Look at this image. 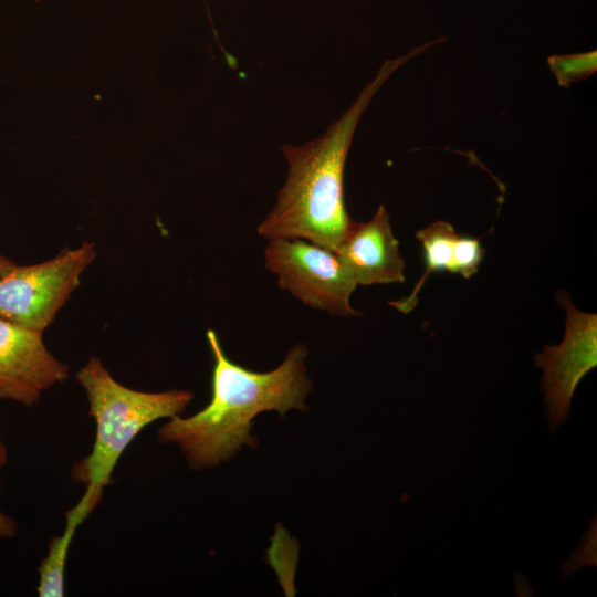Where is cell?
<instances>
[{"mask_svg":"<svg viewBox=\"0 0 597 597\" xmlns=\"http://www.w3.org/2000/svg\"><path fill=\"white\" fill-rule=\"evenodd\" d=\"M207 341L213 358L209 404L190 417L174 416L158 429V440L178 446L195 470L230 460L244 444L254 447V417L305 409L311 389L307 348L302 344L292 347L273 370L258 373L227 357L212 329L207 331Z\"/></svg>","mask_w":597,"mask_h":597,"instance_id":"cell-1","label":"cell"},{"mask_svg":"<svg viewBox=\"0 0 597 597\" xmlns=\"http://www.w3.org/2000/svg\"><path fill=\"white\" fill-rule=\"evenodd\" d=\"M432 45L434 42H429L386 60L353 105L321 137L302 146H282L289 171L275 206L258 228L262 238L301 239L335 252L354 222L345 207L344 169L359 119L389 76Z\"/></svg>","mask_w":597,"mask_h":597,"instance_id":"cell-2","label":"cell"},{"mask_svg":"<svg viewBox=\"0 0 597 597\" xmlns=\"http://www.w3.org/2000/svg\"><path fill=\"white\" fill-rule=\"evenodd\" d=\"M75 377L86 392L96 434L91 452L73 465L72 478L102 490L135 437L158 419L180 415L193 398L186 389L147 392L128 388L95 356Z\"/></svg>","mask_w":597,"mask_h":597,"instance_id":"cell-3","label":"cell"},{"mask_svg":"<svg viewBox=\"0 0 597 597\" xmlns=\"http://www.w3.org/2000/svg\"><path fill=\"white\" fill-rule=\"evenodd\" d=\"M95 245L84 242L31 265H14L0 277V318L43 332L80 285Z\"/></svg>","mask_w":597,"mask_h":597,"instance_id":"cell-4","label":"cell"},{"mask_svg":"<svg viewBox=\"0 0 597 597\" xmlns=\"http://www.w3.org/2000/svg\"><path fill=\"white\" fill-rule=\"evenodd\" d=\"M264 265L277 276L279 287L304 305L336 316L360 315L350 305L356 280L334 251L301 239H271Z\"/></svg>","mask_w":597,"mask_h":597,"instance_id":"cell-5","label":"cell"},{"mask_svg":"<svg viewBox=\"0 0 597 597\" xmlns=\"http://www.w3.org/2000/svg\"><path fill=\"white\" fill-rule=\"evenodd\" d=\"M561 301L566 311L564 339L559 345H546L534 357L543 370L542 390L552 431L568 418L578 383L597 365L596 314L578 311L566 295Z\"/></svg>","mask_w":597,"mask_h":597,"instance_id":"cell-6","label":"cell"},{"mask_svg":"<svg viewBox=\"0 0 597 597\" xmlns=\"http://www.w3.org/2000/svg\"><path fill=\"white\" fill-rule=\"evenodd\" d=\"M43 332L0 318V400L32 407L70 375L43 342Z\"/></svg>","mask_w":597,"mask_h":597,"instance_id":"cell-7","label":"cell"},{"mask_svg":"<svg viewBox=\"0 0 597 597\" xmlns=\"http://www.w3.org/2000/svg\"><path fill=\"white\" fill-rule=\"evenodd\" d=\"M335 253L350 270L357 285L405 281L406 263L384 206H379L369 221H354Z\"/></svg>","mask_w":597,"mask_h":597,"instance_id":"cell-8","label":"cell"},{"mask_svg":"<svg viewBox=\"0 0 597 597\" xmlns=\"http://www.w3.org/2000/svg\"><path fill=\"white\" fill-rule=\"evenodd\" d=\"M102 489L86 485L81 500L67 512H65V527L63 532L51 538L48 555L39 566V597H62L64 596V577L67 553L71 543L80 525L98 505Z\"/></svg>","mask_w":597,"mask_h":597,"instance_id":"cell-9","label":"cell"},{"mask_svg":"<svg viewBox=\"0 0 597 597\" xmlns=\"http://www.w3.org/2000/svg\"><path fill=\"white\" fill-rule=\"evenodd\" d=\"M459 234L453 227L438 220L416 233L417 240L421 243L425 256V272L419 282L413 287L410 295L395 302V306L402 313H409L418 302V293L432 272L447 270L450 272L454 243Z\"/></svg>","mask_w":597,"mask_h":597,"instance_id":"cell-10","label":"cell"},{"mask_svg":"<svg viewBox=\"0 0 597 597\" xmlns=\"http://www.w3.org/2000/svg\"><path fill=\"white\" fill-rule=\"evenodd\" d=\"M547 63L558 85L569 87L573 83L583 81L596 72L597 51L553 55L547 59Z\"/></svg>","mask_w":597,"mask_h":597,"instance_id":"cell-11","label":"cell"},{"mask_svg":"<svg viewBox=\"0 0 597 597\" xmlns=\"http://www.w3.org/2000/svg\"><path fill=\"white\" fill-rule=\"evenodd\" d=\"M484 250L479 240L459 235L453 248L451 273L472 276L483 259Z\"/></svg>","mask_w":597,"mask_h":597,"instance_id":"cell-12","label":"cell"},{"mask_svg":"<svg viewBox=\"0 0 597 597\" xmlns=\"http://www.w3.org/2000/svg\"><path fill=\"white\" fill-rule=\"evenodd\" d=\"M18 532V523L10 515L0 510V537H13Z\"/></svg>","mask_w":597,"mask_h":597,"instance_id":"cell-13","label":"cell"},{"mask_svg":"<svg viewBox=\"0 0 597 597\" xmlns=\"http://www.w3.org/2000/svg\"><path fill=\"white\" fill-rule=\"evenodd\" d=\"M15 263L0 253V277L9 272Z\"/></svg>","mask_w":597,"mask_h":597,"instance_id":"cell-14","label":"cell"},{"mask_svg":"<svg viewBox=\"0 0 597 597\" xmlns=\"http://www.w3.org/2000/svg\"><path fill=\"white\" fill-rule=\"evenodd\" d=\"M8 460V450L4 443L0 440V469L4 467Z\"/></svg>","mask_w":597,"mask_h":597,"instance_id":"cell-15","label":"cell"}]
</instances>
